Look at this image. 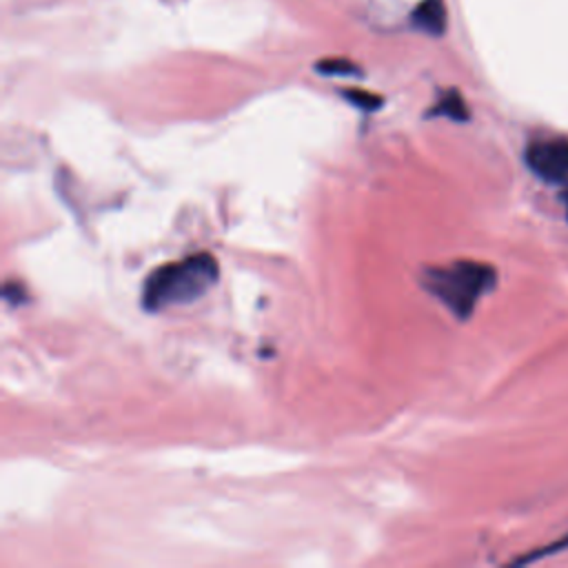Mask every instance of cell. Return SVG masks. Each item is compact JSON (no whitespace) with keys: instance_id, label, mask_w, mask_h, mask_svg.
I'll return each instance as SVG.
<instances>
[{"instance_id":"cell-1","label":"cell","mask_w":568,"mask_h":568,"mask_svg":"<svg viewBox=\"0 0 568 568\" xmlns=\"http://www.w3.org/2000/svg\"><path fill=\"white\" fill-rule=\"evenodd\" d=\"M217 260L206 251L158 266L144 282L142 306L146 311H164L169 306L195 302L217 282Z\"/></svg>"},{"instance_id":"cell-2","label":"cell","mask_w":568,"mask_h":568,"mask_svg":"<svg viewBox=\"0 0 568 568\" xmlns=\"http://www.w3.org/2000/svg\"><path fill=\"white\" fill-rule=\"evenodd\" d=\"M495 282V268L475 260H457L453 264L430 266L424 271V288L459 320H468L473 315L477 302L493 291Z\"/></svg>"},{"instance_id":"cell-3","label":"cell","mask_w":568,"mask_h":568,"mask_svg":"<svg viewBox=\"0 0 568 568\" xmlns=\"http://www.w3.org/2000/svg\"><path fill=\"white\" fill-rule=\"evenodd\" d=\"M528 169L546 182H568V140L541 138L526 146Z\"/></svg>"},{"instance_id":"cell-4","label":"cell","mask_w":568,"mask_h":568,"mask_svg":"<svg viewBox=\"0 0 568 568\" xmlns=\"http://www.w3.org/2000/svg\"><path fill=\"white\" fill-rule=\"evenodd\" d=\"M413 22H415L419 29L439 36V33L446 29V9H444L442 0H424V2L417 7V11H415Z\"/></svg>"},{"instance_id":"cell-5","label":"cell","mask_w":568,"mask_h":568,"mask_svg":"<svg viewBox=\"0 0 568 568\" xmlns=\"http://www.w3.org/2000/svg\"><path fill=\"white\" fill-rule=\"evenodd\" d=\"M433 115H446L450 120L464 122V120H468V106H466L464 98L453 89V91H446L437 100V104L428 111V118H433Z\"/></svg>"},{"instance_id":"cell-6","label":"cell","mask_w":568,"mask_h":568,"mask_svg":"<svg viewBox=\"0 0 568 568\" xmlns=\"http://www.w3.org/2000/svg\"><path fill=\"white\" fill-rule=\"evenodd\" d=\"M564 550H568V532H564L559 539H555V541H550V544H546V546H541V548H535V550H530V552L517 557L513 564H515V566L535 564V561H541V559L552 557V555L564 552Z\"/></svg>"},{"instance_id":"cell-7","label":"cell","mask_w":568,"mask_h":568,"mask_svg":"<svg viewBox=\"0 0 568 568\" xmlns=\"http://www.w3.org/2000/svg\"><path fill=\"white\" fill-rule=\"evenodd\" d=\"M342 95L362 111H377L382 106V98L364 89H344Z\"/></svg>"},{"instance_id":"cell-8","label":"cell","mask_w":568,"mask_h":568,"mask_svg":"<svg viewBox=\"0 0 568 568\" xmlns=\"http://www.w3.org/2000/svg\"><path fill=\"white\" fill-rule=\"evenodd\" d=\"M317 71L326 75H355L359 73V67L346 58H331L317 62Z\"/></svg>"},{"instance_id":"cell-9","label":"cell","mask_w":568,"mask_h":568,"mask_svg":"<svg viewBox=\"0 0 568 568\" xmlns=\"http://www.w3.org/2000/svg\"><path fill=\"white\" fill-rule=\"evenodd\" d=\"M2 297L11 304H22L27 302V293L22 288V284H16V282H7L4 288H2Z\"/></svg>"}]
</instances>
